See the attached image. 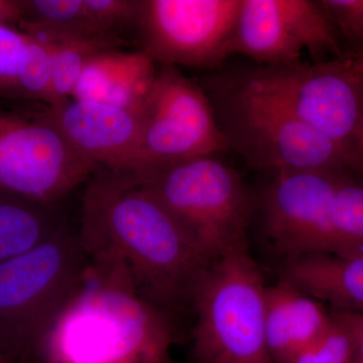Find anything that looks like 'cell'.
<instances>
[{"instance_id": "1", "label": "cell", "mask_w": 363, "mask_h": 363, "mask_svg": "<svg viewBox=\"0 0 363 363\" xmlns=\"http://www.w3.org/2000/svg\"><path fill=\"white\" fill-rule=\"evenodd\" d=\"M86 184L77 235L88 257L119 262L140 297L174 319L191 308L212 260L135 176L96 169Z\"/></svg>"}, {"instance_id": "2", "label": "cell", "mask_w": 363, "mask_h": 363, "mask_svg": "<svg viewBox=\"0 0 363 363\" xmlns=\"http://www.w3.org/2000/svg\"><path fill=\"white\" fill-rule=\"evenodd\" d=\"M75 292L55 317L32 363H173L175 319L135 290L119 262L88 257Z\"/></svg>"}, {"instance_id": "3", "label": "cell", "mask_w": 363, "mask_h": 363, "mask_svg": "<svg viewBox=\"0 0 363 363\" xmlns=\"http://www.w3.org/2000/svg\"><path fill=\"white\" fill-rule=\"evenodd\" d=\"M136 180L212 262L248 247L257 197L216 156L176 162Z\"/></svg>"}, {"instance_id": "4", "label": "cell", "mask_w": 363, "mask_h": 363, "mask_svg": "<svg viewBox=\"0 0 363 363\" xmlns=\"http://www.w3.org/2000/svg\"><path fill=\"white\" fill-rule=\"evenodd\" d=\"M206 92L229 150L248 168L283 172H360L337 143L295 117L250 96L221 74L208 76Z\"/></svg>"}, {"instance_id": "5", "label": "cell", "mask_w": 363, "mask_h": 363, "mask_svg": "<svg viewBox=\"0 0 363 363\" xmlns=\"http://www.w3.org/2000/svg\"><path fill=\"white\" fill-rule=\"evenodd\" d=\"M221 75L250 96L330 138L362 172L357 150L363 130V78L347 56L313 64L252 67Z\"/></svg>"}, {"instance_id": "6", "label": "cell", "mask_w": 363, "mask_h": 363, "mask_svg": "<svg viewBox=\"0 0 363 363\" xmlns=\"http://www.w3.org/2000/svg\"><path fill=\"white\" fill-rule=\"evenodd\" d=\"M266 286L248 247L211 262L191 301L195 363H274L264 327Z\"/></svg>"}, {"instance_id": "7", "label": "cell", "mask_w": 363, "mask_h": 363, "mask_svg": "<svg viewBox=\"0 0 363 363\" xmlns=\"http://www.w3.org/2000/svg\"><path fill=\"white\" fill-rule=\"evenodd\" d=\"M77 233L62 225L35 247L0 262V350L30 360L45 329L75 292L88 266Z\"/></svg>"}, {"instance_id": "8", "label": "cell", "mask_w": 363, "mask_h": 363, "mask_svg": "<svg viewBox=\"0 0 363 363\" xmlns=\"http://www.w3.org/2000/svg\"><path fill=\"white\" fill-rule=\"evenodd\" d=\"M140 119L136 179L176 162L229 152L206 92L176 67L157 66Z\"/></svg>"}, {"instance_id": "9", "label": "cell", "mask_w": 363, "mask_h": 363, "mask_svg": "<svg viewBox=\"0 0 363 363\" xmlns=\"http://www.w3.org/2000/svg\"><path fill=\"white\" fill-rule=\"evenodd\" d=\"M45 114L0 109V191L51 207L94 174Z\"/></svg>"}, {"instance_id": "10", "label": "cell", "mask_w": 363, "mask_h": 363, "mask_svg": "<svg viewBox=\"0 0 363 363\" xmlns=\"http://www.w3.org/2000/svg\"><path fill=\"white\" fill-rule=\"evenodd\" d=\"M240 0H140L136 28L157 66L219 70Z\"/></svg>"}, {"instance_id": "11", "label": "cell", "mask_w": 363, "mask_h": 363, "mask_svg": "<svg viewBox=\"0 0 363 363\" xmlns=\"http://www.w3.org/2000/svg\"><path fill=\"white\" fill-rule=\"evenodd\" d=\"M304 51L317 62L341 52L320 0H240L229 57L241 55L257 66L286 65L302 61Z\"/></svg>"}, {"instance_id": "12", "label": "cell", "mask_w": 363, "mask_h": 363, "mask_svg": "<svg viewBox=\"0 0 363 363\" xmlns=\"http://www.w3.org/2000/svg\"><path fill=\"white\" fill-rule=\"evenodd\" d=\"M340 173H274L257 197L267 241L284 260L333 255L332 200Z\"/></svg>"}, {"instance_id": "13", "label": "cell", "mask_w": 363, "mask_h": 363, "mask_svg": "<svg viewBox=\"0 0 363 363\" xmlns=\"http://www.w3.org/2000/svg\"><path fill=\"white\" fill-rule=\"evenodd\" d=\"M44 114L95 169L135 173L140 111L71 98Z\"/></svg>"}, {"instance_id": "14", "label": "cell", "mask_w": 363, "mask_h": 363, "mask_svg": "<svg viewBox=\"0 0 363 363\" xmlns=\"http://www.w3.org/2000/svg\"><path fill=\"white\" fill-rule=\"evenodd\" d=\"M264 327L274 363H294L330 326L332 311L324 303L279 279L267 285Z\"/></svg>"}, {"instance_id": "15", "label": "cell", "mask_w": 363, "mask_h": 363, "mask_svg": "<svg viewBox=\"0 0 363 363\" xmlns=\"http://www.w3.org/2000/svg\"><path fill=\"white\" fill-rule=\"evenodd\" d=\"M157 70L156 64L143 51L104 50L88 62L72 98L140 111Z\"/></svg>"}, {"instance_id": "16", "label": "cell", "mask_w": 363, "mask_h": 363, "mask_svg": "<svg viewBox=\"0 0 363 363\" xmlns=\"http://www.w3.org/2000/svg\"><path fill=\"white\" fill-rule=\"evenodd\" d=\"M279 272L333 310L363 315V255H304L284 260Z\"/></svg>"}, {"instance_id": "17", "label": "cell", "mask_w": 363, "mask_h": 363, "mask_svg": "<svg viewBox=\"0 0 363 363\" xmlns=\"http://www.w3.org/2000/svg\"><path fill=\"white\" fill-rule=\"evenodd\" d=\"M62 225L50 207L0 191V262L40 245Z\"/></svg>"}, {"instance_id": "18", "label": "cell", "mask_w": 363, "mask_h": 363, "mask_svg": "<svg viewBox=\"0 0 363 363\" xmlns=\"http://www.w3.org/2000/svg\"><path fill=\"white\" fill-rule=\"evenodd\" d=\"M42 42L51 47L52 86L48 108H54L71 99L81 74L90 59L104 50L116 49L118 40L116 38H96Z\"/></svg>"}, {"instance_id": "19", "label": "cell", "mask_w": 363, "mask_h": 363, "mask_svg": "<svg viewBox=\"0 0 363 363\" xmlns=\"http://www.w3.org/2000/svg\"><path fill=\"white\" fill-rule=\"evenodd\" d=\"M334 255H363V181L339 174L332 200Z\"/></svg>"}, {"instance_id": "20", "label": "cell", "mask_w": 363, "mask_h": 363, "mask_svg": "<svg viewBox=\"0 0 363 363\" xmlns=\"http://www.w3.org/2000/svg\"><path fill=\"white\" fill-rule=\"evenodd\" d=\"M28 35L18 69V97L40 100L48 104L52 86L51 47L33 35Z\"/></svg>"}, {"instance_id": "21", "label": "cell", "mask_w": 363, "mask_h": 363, "mask_svg": "<svg viewBox=\"0 0 363 363\" xmlns=\"http://www.w3.org/2000/svg\"><path fill=\"white\" fill-rule=\"evenodd\" d=\"M330 326L303 351L294 363H351L354 338L350 327L335 310H332Z\"/></svg>"}, {"instance_id": "22", "label": "cell", "mask_w": 363, "mask_h": 363, "mask_svg": "<svg viewBox=\"0 0 363 363\" xmlns=\"http://www.w3.org/2000/svg\"><path fill=\"white\" fill-rule=\"evenodd\" d=\"M140 0H84L93 30L100 37L116 38V33L135 26Z\"/></svg>"}, {"instance_id": "23", "label": "cell", "mask_w": 363, "mask_h": 363, "mask_svg": "<svg viewBox=\"0 0 363 363\" xmlns=\"http://www.w3.org/2000/svg\"><path fill=\"white\" fill-rule=\"evenodd\" d=\"M28 40L18 26H0V95L18 97V69Z\"/></svg>"}, {"instance_id": "24", "label": "cell", "mask_w": 363, "mask_h": 363, "mask_svg": "<svg viewBox=\"0 0 363 363\" xmlns=\"http://www.w3.org/2000/svg\"><path fill=\"white\" fill-rule=\"evenodd\" d=\"M340 40L363 54V0H320ZM347 55V56H350Z\"/></svg>"}, {"instance_id": "25", "label": "cell", "mask_w": 363, "mask_h": 363, "mask_svg": "<svg viewBox=\"0 0 363 363\" xmlns=\"http://www.w3.org/2000/svg\"><path fill=\"white\" fill-rule=\"evenodd\" d=\"M350 327L354 338V350H353L351 363H363V315L355 313L338 311Z\"/></svg>"}, {"instance_id": "26", "label": "cell", "mask_w": 363, "mask_h": 363, "mask_svg": "<svg viewBox=\"0 0 363 363\" xmlns=\"http://www.w3.org/2000/svg\"><path fill=\"white\" fill-rule=\"evenodd\" d=\"M23 18V1L0 0V26H18Z\"/></svg>"}, {"instance_id": "27", "label": "cell", "mask_w": 363, "mask_h": 363, "mask_svg": "<svg viewBox=\"0 0 363 363\" xmlns=\"http://www.w3.org/2000/svg\"><path fill=\"white\" fill-rule=\"evenodd\" d=\"M351 65L362 75L363 78V54L350 55L347 56Z\"/></svg>"}, {"instance_id": "28", "label": "cell", "mask_w": 363, "mask_h": 363, "mask_svg": "<svg viewBox=\"0 0 363 363\" xmlns=\"http://www.w3.org/2000/svg\"><path fill=\"white\" fill-rule=\"evenodd\" d=\"M357 152L358 161H359L360 167H362L363 172V130L359 140H358Z\"/></svg>"}, {"instance_id": "29", "label": "cell", "mask_w": 363, "mask_h": 363, "mask_svg": "<svg viewBox=\"0 0 363 363\" xmlns=\"http://www.w3.org/2000/svg\"><path fill=\"white\" fill-rule=\"evenodd\" d=\"M0 363H18L4 353H0Z\"/></svg>"}, {"instance_id": "30", "label": "cell", "mask_w": 363, "mask_h": 363, "mask_svg": "<svg viewBox=\"0 0 363 363\" xmlns=\"http://www.w3.org/2000/svg\"><path fill=\"white\" fill-rule=\"evenodd\" d=\"M20 363H32V362H28V360H25V362H21Z\"/></svg>"}, {"instance_id": "31", "label": "cell", "mask_w": 363, "mask_h": 363, "mask_svg": "<svg viewBox=\"0 0 363 363\" xmlns=\"http://www.w3.org/2000/svg\"><path fill=\"white\" fill-rule=\"evenodd\" d=\"M0 353H4V352H2V351H1V350H0Z\"/></svg>"}, {"instance_id": "32", "label": "cell", "mask_w": 363, "mask_h": 363, "mask_svg": "<svg viewBox=\"0 0 363 363\" xmlns=\"http://www.w3.org/2000/svg\"><path fill=\"white\" fill-rule=\"evenodd\" d=\"M195 363V362H194Z\"/></svg>"}]
</instances>
